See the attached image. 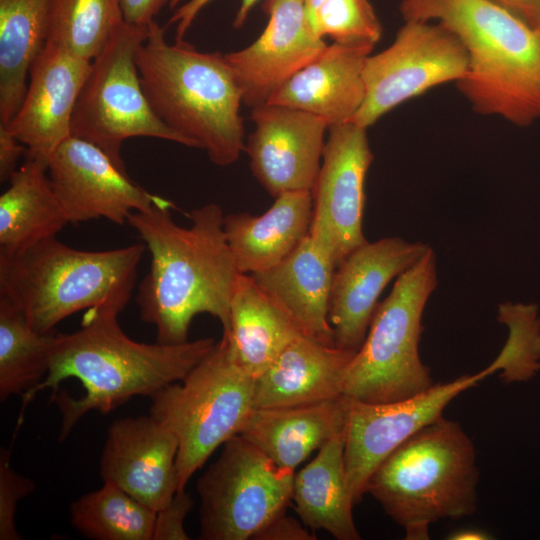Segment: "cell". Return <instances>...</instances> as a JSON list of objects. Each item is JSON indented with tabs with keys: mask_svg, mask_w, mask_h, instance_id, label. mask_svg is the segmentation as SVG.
<instances>
[{
	"mask_svg": "<svg viewBox=\"0 0 540 540\" xmlns=\"http://www.w3.org/2000/svg\"><path fill=\"white\" fill-rule=\"evenodd\" d=\"M399 9L460 39L468 68L455 84L475 112L519 127L540 120V28L491 0H402Z\"/></svg>",
	"mask_w": 540,
	"mask_h": 540,
	"instance_id": "3",
	"label": "cell"
},
{
	"mask_svg": "<svg viewBox=\"0 0 540 540\" xmlns=\"http://www.w3.org/2000/svg\"><path fill=\"white\" fill-rule=\"evenodd\" d=\"M346 430L294 474L292 500L302 523L311 530H325L337 540H359L346 476Z\"/></svg>",
	"mask_w": 540,
	"mask_h": 540,
	"instance_id": "25",
	"label": "cell"
},
{
	"mask_svg": "<svg viewBox=\"0 0 540 540\" xmlns=\"http://www.w3.org/2000/svg\"><path fill=\"white\" fill-rule=\"evenodd\" d=\"M374 46L333 42L282 85L267 103L299 109L328 126L350 122L365 99L363 69Z\"/></svg>",
	"mask_w": 540,
	"mask_h": 540,
	"instance_id": "20",
	"label": "cell"
},
{
	"mask_svg": "<svg viewBox=\"0 0 540 540\" xmlns=\"http://www.w3.org/2000/svg\"><path fill=\"white\" fill-rule=\"evenodd\" d=\"M48 175L69 224L104 218L123 225L133 212L165 199L132 181L102 149L72 135L50 157Z\"/></svg>",
	"mask_w": 540,
	"mask_h": 540,
	"instance_id": "14",
	"label": "cell"
},
{
	"mask_svg": "<svg viewBox=\"0 0 540 540\" xmlns=\"http://www.w3.org/2000/svg\"><path fill=\"white\" fill-rule=\"evenodd\" d=\"M268 12L267 26L256 41L225 54L250 108L267 103L327 46L311 27L304 0H269Z\"/></svg>",
	"mask_w": 540,
	"mask_h": 540,
	"instance_id": "17",
	"label": "cell"
},
{
	"mask_svg": "<svg viewBox=\"0 0 540 540\" xmlns=\"http://www.w3.org/2000/svg\"><path fill=\"white\" fill-rule=\"evenodd\" d=\"M223 333L238 364L255 379L302 334L291 317L247 274L238 278L229 327Z\"/></svg>",
	"mask_w": 540,
	"mask_h": 540,
	"instance_id": "26",
	"label": "cell"
},
{
	"mask_svg": "<svg viewBox=\"0 0 540 540\" xmlns=\"http://www.w3.org/2000/svg\"><path fill=\"white\" fill-rule=\"evenodd\" d=\"M533 28H540V0H491Z\"/></svg>",
	"mask_w": 540,
	"mask_h": 540,
	"instance_id": "40",
	"label": "cell"
},
{
	"mask_svg": "<svg viewBox=\"0 0 540 540\" xmlns=\"http://www.w3.org/2000/svg\"><path fill=\"white\" fill-rule=\"evenodd\" d=\"M498 320L509 329L508 340L494 360L504 384L531 380L540 371V316L536 304L503 303Z\"/></svg>",
	"mask_w": 540,
	"mask_h": 540,
	"instance_id": "32",
	"label": "cell"
},
{
	"mask_svg": "<svg viewBox=\"0 0 540 540\" xmlns=\"http://www.w3.org/2000/svg\"><path fill=\"white\" fill-rule=\"evenodd\" d=\"M497 372L492 362L473 375L434 384L412 397L383 403L353 401L345 441V467L354 506L366 493L375 468L417 431L442 417L446 406L463 391Z\"/></svg>",
	"mask_w": 540,
	"mask_h": 540,
	"instance_id": "13",
	"label": "cell"
},
{
	"mask_svg": "<svg viewBox=\"0 0 540 540\" xmlns=\"http://www.w3.org/2000/svg\"><path fill=\"white\" fill-rule=\"evenodd\" d=\"M436 285V256L430 248L377 304L366 338L348 366L345 396L365 403L392 402L434 385L419 356V341L423 312Z\"/></svg>",
	"mask_w": 540,
	"mask_h": 540,
	"instance_id": "8",
	"label": "cell"
},
{
	"mask_svg": "<svg viewBox=\"0 0 540 540\" xmlns=\"http://www.w3.org/2000/svg\"><path fill=\"white\" fill-rule=\"evenodd\" d=\"M260 215H225L224 229L238 271L255 274L291 254L309 235L313 213L311 191H288L274 198Z\"/></svg>",
	"mask_w": 540,
	"mask_h": 540,
	"instance_id": "24",
	"label": "cell"
},
{
	"mask_svg": "<svg viewBox=\"0 0 540 540\" xmlns=\"http://www.w3.org/2000/svg\"><path fill=\"white\" fill-rule=\"evenodd\" d=\"M478 481L473 441L442 416L375 468L366 493L403 528L406 540H428L431 524L475 513Z\"/></svg>",
	"mask_w": 540,
	"mask_h": 540,
	"instance_id": "6",
	"label": "cell"
},
{
	"mask_svg": "<svg viewBox=\"0 0 540 540\" xmlns=\"http://www.w3.org/2000/svg\"><path fill=\"white\" fill-rule=\"evenodd\" d=\"M302 522V521H301ZM300 521L283 512L272 519L253 537L255 540H315V534Z\"/></svg>",
	"mask_w": 540,
	"mask_h": 540,
	"instance_id": "37",
	"label": "cell"
},
{
	"mask_svg": "<svg viewBox=\"0 0 540 540\" xmlns=\"http://www.w3.org/2000/svg\"><path fill=\"white\" fill-rule=\"evenodd\" d=\"M335 269L332 258L308 235L280 263L251 276L302 334L334 345L329 305Z\"/></svg>",
	"mask_w": 540,
	"mask_h": 540,
	"instance_id": "23",
	"label": "cell"
},
{
	"mask_svg": "<svg viewBox=\"0 0 540 540\" xmlns=\"http://www.w3.org/2000/svg\"><path fill=\"white\" fill-rule=\"evenodd\" d=\"M114 308L87 310L80 328L58 334L45 379L22 395L17 428L37 393L51 388L61 414L59 440L88 412L107 414L135 396L151 397L181 381L216 341L200 338L181 344L140 343L121 329Z\"/></svg>",
	"mask_w": 540,
	"mask_h": 540,
	"instance_id": "1",
	"label": "cell"
},
{
	"mask_svg": "<svg viewBox=\"0 0 540 540\" xmlns=\"http://www.w3.org/2000/svg\"><path fill=\"white\" fill-rule=\"evenodd\" d=\"M35 489L32 480L17 473L11 465V451L0 449V539L20 540L15 525L18 502Z\"/></svg>",
	"mask_w": 540,
	"mask_h": 540,
	"instance_id": "34",
	"label": "cell"
},
{
	"mask_svg": "<svg viewBox=\"0 0 540 540\" xmlns=\"http://www.w3.org/2000/svg\"><path fill=\"white\" fill-rule=\"evenodd\" d=\"M124 23L121 0H49L48 41L90 61Z\"/></svg>",
	"mask_w": 540,
	"mask_h": 540,
	"instance_id": "31",
	"label": "cell"
},
{
	"mask_svg": "<svg viewBox=\"0 0 540 540\" xmlns=\"http://www.w3.org/2000/svg\"><path fill=\"white\" fill-rule=\"evenodd\" d=\"M172 202L164 199L130 214L127 223L151 255L149 271L138 286L142 321L156 328V342L188 341L199 314L218 319L227 330L233 293L241 273L229 247L222 208L208 203L189 213L191 224L178 225Z\"/></svg>",
	"mask_w": 540,
	"mask_h": 540,
	"instance_id": "2",
	"label": "cell"
},
{
	"mask_svg": "<svg viewBox=\"0 0 540 540\" xmlns=\"http://www.w3.org/2000/svg\"><path fill=\"white\" fill-rule=\"evenodd\" d=\"M27 148L0 124V181H9L17 170V162Z\"/></svg>",
	"mask_w": 540,
	"mask_h": 540,
	"instance_id": "39",
	"label": "cell"
},
{
	"mask_svg": "<svg viewBox=\"0 0 540 540\" xmlns=\"http://www.w3.org/2000/svg\"><path fill=\"white\" fill-rule=\"evenodd\" d=\"M49 0H0V124L16 115L48 41Z\"/></svg>",
	"mask_w": 540,
	"mask_h": 540,
	"instance_id": "28",
	"label": "cell"
},
{
	"mask_svg": "<svg viewBox=\"0 0 540 540\" xmlns=\"http://www.w3.org/2000/svg\"><path fill=\"white\" fill-rule=\"evenodd\" d=\"M199 477L202 540H248L292 500L295 471L276 465L240 435Z\"/></svg>",
	"mask_w": 540,
	"mask_h": 540,
	"instance_id": "10",
	"label": "cell"
},
{
	"mask_svg": "<svg viewBox=\"0 0 540 540\" xmlns=\"http://www.w3.org/2000/svg\"><path fill=\"white\" fill-rule=\"evenodd\" d=\"M144 93L156 116L206 151L217 166H229L245 151L241 90L225 54L170 44L156 21L136 53Z\"/></svg>",
	"mask_w": 540,
	"mask_h": 540,
	"instance_id": "4",
	"label": "cell"
},
{
	"mask_svg": "<svg viewBox=\"0 0 540 540\" xmlns=\"http://www.w3.org/2000/svg\"><path fill=\"white\" fill-rule=\"evenodd\" d=\"M254 391L255 378L238 364L223 333L181 381L150 397L149 414L178 440L177 491L217 448L240 434L254 409Z\"/></svg>",
	"mask_w": 540,
	"mask_h": 540,
	"instance_id": "7",
	"label": "cell"
},
{
	"mask_svg": "<svg viewBox=\"0 0 540 540\" xmlns=\"http://www.w3.org/2000/svg\"><path fill=\"white\" fill-rule=\"evenodd\" d=\"M73 527L93 540H153L156 512L110 482L70 505Z\"/></svg>",
	"mask_w": 540,
	"mask_h": 540,
	"instance_id": "30",
	"label": "cell"
},
{
	"mask_svg": "<svg viewBox=\"0 0 540 540\" xmlns=\"http://www.w3.org/2000/svg\"><path fill=\"white\" fill-rule=\"evenodd\" d=\"M193 503L191 495L185 489L177 491L170 502L156 512L153 540L190 539L184 522Z\"/></svg>",
	"mask_w": 540,
	"mask_h": 540,
	"instance_id": "35",
	"label": "cell"
},
{
	"mask_svg": "<svg viewBox=\"0 0 540 540\" xmlns=\"http://www.w3.org/2000/svg\"><path fill=\"white\" fill-rule=\"evenodd\" d=\"M321 166L311 190L309 236L337 267L366 239L362 221L365 179L373 161L367 128L346 122L328 128Z\"/></svg>",
	"mask_w": 540,
	"mask_h": 540,
	"instance_id": "12",
	"label": "cell"
},
{
	"mask_svg": "<svg viewBox=\"0 0 540 540\" xmlns=\"http://www.w3.org/2000/svg\"><path fill=\"white\" fill-rule=\"evenodd\" d=\"M308 18L314 32L338 43L375 45L382 25L369 0H327Z\"/></svg>",
	"mask_w": 540,
	"mask_h": 540,
	"instance_id": "33",
	"label": "cell"
},
{
	"mask_svg": "<svg viewBox=\"0 0 540 540\" xmlns=\"http://www.w3.org/2000/svg\"><path fill=\"white\" fill-rule=\"evenodd\" d=\"M149 27L122 24L92 61L74 109L71 135L102 149L120 168L122 144L134 137L191 143L166 126L144 93L136 53Z\"/></svg>",
	"mask_w": 540,
	"mask_h": 540,
	"instance_id": "9",
	"label": "cell"
},
{
	"mask_svg": "<svg viewBox=\"0 0 540 540\" xmlns=\"http://www.w3.org/2000/svg\"><path fill=\"white\" fill-rule=\"evenodd\" d=\"M351 403L343 395L311 404L254 408L239 435L279 467L295 471L312 452L347 429Z\"/></svg>",
	"mask_w": 540,
	"mask_h": 540,
	"instance_id": "22",
	"label": "cell"
},
{
	"mask_svg": "<svg viewBox=\"0 0 540 540\" xmlns=\"http://www.w3.org/2000/svg\"><path fill=\"white\" fill-rule=\"evenodd\" d=\"M90 67V60L47 41L31 67L24 99L5 126L27 148V155L48 163L71 136L74 109Z\"/></svg>",
	"mask_w": 540,
	"mask_h": 540,
	"instance_id": "18",
	"label": "cell"
},
{
	"mask_svg": "<svg viewBox=\"0 0 540 540\" xmlns=\"http://www.w3.org/2000/svg\"><path fill=\"white\" fill-rule=\"evenodd\" d=\"M182 0H170L169 7H176ZM211 0H189L180 6L169 19L168 24H176V41H182L186 32L190 29L199 12ZM259 0H241V5L234 20V26L239 28L243 25L250 9Z\"/></svg>",
	"mask_w": 540,
	"mask_h": 540,
	"instance_id": "36",
	"label": "cell"
},
{
	"mask_svg": "<svg viewBox=\"0 0 540 540\" xmlns=\"http://www.w3.org/2000/svg\"><path fill=\"white\" fill-rule=\"evenodd\" d=\"M430 248L422 242L386 237L366 240L348 254L336 267L331 287L329 323L335 346L359 350L384 288Z\"/></svg>",
	"mask_w": 540,
	"mask_h": 540,
	"instance_id": "16",
	"label": "cell"
},
{
	"mask_svg": "<svg viewBox=\"0 0 540 540\" xmlns=\"http://www.w3.org/2000/svg\"><path fill=\"white\" fill-rule=\"evenodd\" d=\"M491 535L484 530L476 528H463L451 532L447 539L449 540H488Z\"/></svg>",
	"mask_w": 540,
	"mask_h": 540,
	"instance_id": "41",
	"label": "cell"
},
{
	"mask_svg": "<svg viewBox=\"0 0 540 540\" xmlns=\"http://www.w3.org/2000/svg\"><path fill=\"white\" fill-rule=\"evenodd\" d=\"M177 453V437L151 414L117 419L107 432L100 476L158 512L178 490Z\"/></svg>",
	"mask_w": 540,
	"mask_h": 540,
	"instance_id": "19",
	"label": "cell"
},
{
	"mask_svg": "<svg viewBox=\"0 0 540 540\" xmlns=\"http://www.w3.org/2000/svg\"><path fill=\"white\" fill-rule=\"evenodd\" d=\"M145 250L144 243H137L85 251L52 237L19 251L0 252V296L41 333L53 331L59 322L83 310L122 312Z\"/></svg>",
	"mask_w": 540,
	"mask_h": 540,
	"instance_id": "5",
	"label": "cell"
},
{
	"mask_svg": "<svg viewBox=\"0 0 540 540\" xmlns=\"http://www.w3.org/2000/svg\"><path fill=\"white\" fill-rule=\"evenodd\" d=\"M355 353L300 334L255 379L254 408L297 406L343 396Z\"/></svg>",
	"mask_w": 540,
	"mask_h": 540,
	"instance_id": "21",
	"label": "cell"
},
{
	"mask_svg": "<svg viewBox=\"0 0 540 540\" xmlns=\"http://www.w3.org/2000/svg\"><path fill=\"white\" fill-rule=\"evenodd\" d=\"M255 129L245 151L258 183L274 198L288 191H311L325 146L327 122L289 106L252 108Z\"/></svg>",
	"mask_w": 540,
	"mask_h": 540,
	"instance_id": "15",
	"label": "cell"
},
{
	"mask_svg": "<svg viewBox=\"0 0 540 540\" xmlns=\"http://www.w3.org/2000/svg\"><path fill=\"white\" fill-rule=\"evenodd\" d=\"M69 224L52 188L48 163L25 154L0 196V252L56 237Z\"/></svg>",
	"mask_w": 540,
	"mask_h": 540,
	"instance_id": "27",
	"label": "cell"
},
{
	"mask_svg": "<svg viewBox=\"0 0 540 540\" xmlns=\"http://www.w3.org/2000/svg\"><path fill=\"white\" fill-rule=\"evenodd\" d=\"M57 333H41L23 313L0 296V400L23 395L48 374Z\"/></svg>",
	"mask_w": 540,
	"mask_h": 540,
	"instance_id": "29",
	"label": "cell"
},
{
	"mask_svg": "<svg viewBox=\"0 0 540 540\" xmlns=\"http://www.w3.org/2000/svg\"><path fill=\"white\" fill-rule=\"evenodd\" d=\"M170 0H121L126 23L141 27H149L161 9Z\"/></svg>",
	"mask_w": 540,
	"mask_h": 540,
	"instance_id": "38",
	"label": "cell"
},
{
	"mask_svg": "<svg viewBox=\"0 0 540 540\" xmlns=\"http://www.w3.org/2000/svg\"><path fill=\"white\" fill-rule=\"evenodd\" d=\"M467 68L466 50L452 31L438 22L405 21L389 47L366 59L365 99L351 122L368 128L402 103L457 83Z\"/></svg>",
	"mask_w": 540,
	"mask_h": 540,
	"instance_id": "11",
	"label": "cell"
}]
</instances>
